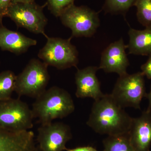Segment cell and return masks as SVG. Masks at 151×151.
<instances>
[{
  "label": "cell",
  "instance_id": "obj_1",
  "mask_svg": "<svg viewBox=\"0 0 151 151\" xmlns=\"http://www.w3.org/2000/svg\"><path fill=\"white\" fill-rule=\"evenodd\" d=\"M132 119L111 94H104L94 100L86 124L100 134L118 136L128 134Z\"/></svg>",
  "mask_w": 151,
  "mask_h": 151
},
{
  "label": "cell",
  "instance_id": "obj_2",
  "mask_svg": "<svg viewBox=\"0 0 151 151\" xmlns=\"http://www.w3.org/2000/svg\"><path fill=\"white\" fill-rule=\"evenodd\" d=\"M75 105L70 94L65 89L52 86L36 98L32 109L34 119L44 125L55 119H63L74 112Z\"/></svg>",
  "mask_w": 151,
  "mask_h": 151
},
{
  "label": "cell",
  "instance_id": "obj_3",
  "mask_svg": "<svg viewBox=\"0 0 151 151\" xmlns=\"http://www.w3.org/2000/svg\"><path fill=\"white\" fill-rule=\"evenodd\" d=\"M48 65L32 58L22 72L17 76L14 92L22 96L36 98L45 90L50 80Z\"/></svg>",
  "mask_w": 151,
  "mask_h": 151
},
{
  "label": "cell",
  "instance_id": "obj_4",
  "mask_svg": "<svg viewBox=\"0 0 151 151\" xmlns=\"http://www.w3.org/2000/svg\"><path fill=\"white\" fill-rule=\"evenodd\" d=\"M46 43L40 50L39 58L47 65L63 70L77 66L78 52L76 47L70 42L71 38L63 39L47 36Z\"/></svg>",
  "mask_w": 151,
  "mask_h": 151
},
{
  "label": "cell",
  "instance_id": "obj_5",
  "mask_svg": "<svg viewBox=\"0 0 151 151\" xmlns=\"http://www.w3.org/2000/svg\"><path fill=\"white\" fill-rule=\"evenodd\" d=\"M59 17L62 24L72 31L73 37H91L100 25L98 13L86 6L74 4L63 12Z\"/></svg>",
  "mask_w": 151,
  "mask_h": 151
},
{
  "label": "cell",
  "instance_id": "obj_6",
  "mask_svg": "<svg viewBox=\"0 0 151 151\" xmlns=\"http://www.w3.org/2000/svg\"><path fill=\"white\" fill-rule=\"evenodd\" d=\"M144 77L142 72L119 76L111 96L122 108L140 109L141 101L147 94Z\"/></svg>",
  "mask_w": 151,
  "mask_h": 151
},
{
  "label": "cell",
  "instance_id": "obj_7",
  "mask_svg": "<svg viewBox=\"0 0 151 151\" xmlns=\"http://www.w3.org/2000/svg\"><path fill=\"white\" fill-rule=\"evenodd\" d=\"M45 3L40 6L35 2L12 3L8 10L6 17L10 18L18 27L26 29L36 34L47 35L45 32L48 20L44 13Z\"/></svg>",
  "mask_w": 151,
  "mask_h": 151
},
{
  "label": "cell",
  "instance_id": "obj_8",
  "mask_svg": "<svg viewBox=\"0 0 151 151\" xmlns=\"http://www.w3.org/2000/svg\"><path fill=\"white\" fill-rule=\"evenodd\" d=\"M32 109L19 98L0 101V127L14 132L28 131L33 127Z\"/></svg>",
  "mask_w": 151,
  "mask_h": 151
},
{
  "label": "cell",
  "instance_id": "obj_9",
  "mask_svg": "<svg viewBox=\"0 0 151 151\" xmlns=\"http://www.w3.org/2000/svg\"><path fill=\"white\" fill-rule=\"evenodd\" d=\"M72 137L69 126L61 123L41 125L38 129L37 141L40 151H63Z\"/></svg>",
  "mask_w": 151,
  "mask_h": 151
},
{
  "label": "cell",
  "instance_id": "obj_10",
  "mask_svg": "<svg viewBox=\"0 0 151 151\" xmlns=\"http://www.w3.org/2000/svg\"><path fill=\"white\" fill-rule=\"evenodd\" d=\"M127 46L122 38L106 47L102 52L99 69L106 73H116L119 76L127 73L129 65L126 52Z\"/></svg>",
  "mask_w": 151,
  "mask_h": 151
},
{
  "label": "cell",
  "instance_id": "obj_11",
  "mask_svg": "<svg viewBox=\"0 0 151 151\" xmlns=\"http://www.w3.org/2000/svg\"><path fill=\"white\" fill-rule=\"evenodd\" d=\"M134 151H150L151 145V111L143 112L133 118L128 133Z\"/></svg>",
  "mask_w": 151,
  "mask_h": 151
},
{
  "label": "cell",
  "instance_id": "obj_12",
  "mask_svg": "<svg viewBox=\"0 0 151 151\" xmlns=\"http://www.w3.org/2000/svg\"><path fill=\"white\" fill-rule=\"evenodd\" d=\"M98 69L99 68L90 66L77 70L75 74L76 97H89L96 100L104 95L101 91L100 83L96 75Z\"/></svg>",
  "mask_w": 151,
  "mask_h": 151
},
{
  "label": "cell",
  "instance_id": "obj_13",
  "mask_svg": "<svg viewBox=\"0 0 151 151\" xmlns=\"http://www.w3.org/2000/svg\"><path fill=\"white\" fill-rule=\"evenodd\" d=\"M34 137L32 131L14 132L0 127V151H32Z\"/></svg>",
  "mask_w": 151,
  "mask_h": 151
},
{
  "label": "cell",
  "instance_id": "obj_14",
  "mask_svg": "<svg viewBox=\"0 0 151 151\" xmlns=\"http://www.w3.org/2000/svg\"><path fill=\"white\" fill-rule=\"evenodd\" d=\"M37 44L35 40L7 28L3 24L2 20H0V48L2 50L19 55Z\"/></svg>",
  "mask_w": 151,
  "mask_h": 151
},
{
  "label": "cell",
  "instance_id": "obj_15",
  "mask_svg": "<svg viewBox=\"0 0 151 151\" xmlns=\"http://www.w3.org/2000/svg\"><path fill=\"white\" fill-rule=\"evenodd\" d=\"M128 34L129 42L127 47L130 54L147 56L151 55V26L143 30L130 28Z\"/></svg>",
  "mask_w": 151,
  "mask_h": 151
},
{
  "label": "cell",
  "instance_id": "obj_16",
  "mask_svg": "<svg viewBox=\"0 0 151 151\" xmlns=\"http://www.w3.org/2000/svg\"><path fill=\"white\" fill-rule=\"evenodd\" d=\"M103 151H134L130 143L129 135L108 136L103 141Z\"/></svg>",
  "mask_w": 151,
  "mask_h": 151
},
{
  "label": "cell",
  "instance_id": "obj_17",
  "mask_svg": "<svg viewBox=\"0 0 151 151\" xmlns=\"http://www.w3.org/2000/svg\"><path fill=\"white\" fill-rule=\"evenodd\" d=\"M17 76L10 70L0 73V101L12 98L14 91Z\"/></svg>",
  "mask_w": 151,
  "mask_h": 151
},
{
  "label": "cell",
  "instance_id": "obj_18",
  "mask_svg": "<svg viewBox=\"0 0 151 151\" xmlns=\"http://www.w3.org/2000/svg\"><path fill=\"white\" fill-rule=\"evenodd\" d=\"M137 16L139 22L147 27L151 26V0H136Z\"/></svg>",
  "mask_w": 151,
  "mask_h": 151
},
{
  "label": "cell",
  "instance_id": "obj_19",
  "mask_svg": "<svg viewBox=\"0 0 151 151\" xmlns=\"http://www.w3.org/2000/svg\"><path fill=\"white\" fill-rule=\"evenodd\" d=\"M136 0H105L103 9L106 12L124 14L134 5Z\"/></svg>",
  "mask_w": 151,
  "mask_h": 151
},
{
  "label": "cell",
  "instance_id": "obj_20",
  "mask_svg": "<svg viewBox=\"0 0 151 151\" xmlns=\"http://www.w3.org/2000/svg\"><path fill=\"white\" fill-rule=\"evenodd\" d=\"M75 0H47L46 3L49 10L56 17H59L63 12L74 4Z\"/></svg>",
  "mask_w": 151,
  "mask_h": 151
},
{
  "label": "cell",
  "instance_id": "obj_21",
  "mask_svg": "<svg viewBox=\"0 0 151 151\" xmlns=\"http://www.w3.org/2000/svg\"><path fill=\"white\" fill-rule=\"evenodd\" d=\"M12 0H0V20H3L4 17H6L8 10Z\"/></svg>",
  "mask_w": 151,
  "mask_h": 151
},
{
  "label": "cell",
  "instance_id": "obj_22",
  "mask_svg": "<svg viewBox=\"0 0 151 151\" xmlns=\"http://www.w3.org/2000/svg\"><path fill=\"white\" fill-rule=\"evenodd\" d=\"M145 63L141 66V72L149 79H151V55H149Z\"/></svg>",
  "mask_w": 151,
  "mask_h": 151
},
{
  "label": "cell",
  "instance_id": "obj_23",
  "mask_svg": "<svg viewBox=\"0 0 151 151\" xmlns=\"http://www.w3.org/2000/svg\"><path fill=\"white\" fill-rule=\"evenodd\" d=\"M65 150L66 151H99L93 147H89V146L78 147L72 149L66 148Z\"/></svg>",
  "mask_w": 151,
  "mask_h": 151
},
{
  "label": "cell",
  "instance_id": "obj_24",
  "mask_svg": "<svg viewBox=\"0 0 151 151\" xmlns=\"http://www.w3.org/2000/svg\"><path fill=\"white\" fill-rule=\"evenodd\" d=\"M35 0H12V3H30L35 2Z\"/></svg>",
  "mask_w": 151,
  "mask_h": 151
},
{
  "label": "cell",
  "instance_id": "obj_25",
  "mask_svg": "<svg viewBox=\"0 0 151 151\" xmlns=\"http://www.w3.org/2000/svg\"><path fill=\"white\" fill-rule=\"evenodd\" d=\"M146 97L147 98L149 101L148 107L147 109V110L148 111H151V86L150 92L148 94H147Z\"/></svg>",
  "mask_w": 151,
  "mask_h": 151
},
{
  "label": "cell",
  "instance_id": "obj_26",
  "mask_svg": "<svg viewBox=\"0 0 151 151\" xmlns=\"http://www.w3.org/2000/svg\"><path fill=\"white\" fill-rule=\"evenodd\" d=\"M32 151H39V150L37 148H36L35 147Z\"/></svg>",
  "mask_w": 151,
  "mask_h": 151
}]
</instances>
